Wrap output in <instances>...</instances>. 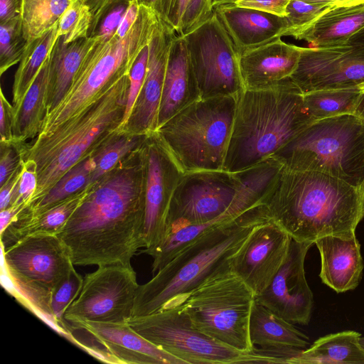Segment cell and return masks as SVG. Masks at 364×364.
I'll use <instances>...</instances> for the list:
<instances>
[{
	"instance_id": "1",
	"label": "cell",
	"mask_w": 364,
	"mask_h": 364,
	"mask_svg": "<svg viewBox=\"0 0 364 364\" xmlns=\"http://www.w3.org/2000/svg\"><path fill=\"white\" fill-rule=\"evenodd\" d=\"M145 168L127 157L95 183L57 235L74 265L132 266L143 240Z\"/></svg>"
},
{
	"instance_id": "2",
	"label": "cell",
	"mask_w": 364,
	"mask_h": 364,
	"mask_svg": "<svg viewBox=\"0 0 364 364\" xmlns=\"http://www.w3.org/2000/svg\"><path fill=\"white\" fill-rule=\"evenodd\" d=\"M263 203L270 218L294 240L350 238L364 218V188L326 173L282 166Z\"/></svg>"
},
{
	"instance_id": "3",
	"label": "cell",
	"mask_w": 364,
	"mask_h": 364,
	"mask_svg": "<svg viewBox=\"0 0 364 364\" xmlns=\"http://www.w3.org/2000/svg\"><path fill=\"white\" fill-rule=\"evenodd\" d=\"M270 219L263 203L210 228L181 251L148 282L139 285L132 316L181 304L189 294L230 259L252 230Z\"/></svg>"
},
{
	"instance_id": "4",
	"label": "cell",
	"mask_w": 364,
	"mask_h": 364,
	"mask_svg": "<svg viewBox=\"0 0 364 364\" xmlns=\"http://www.w3.org/2000/svg\"><path fill=\"white\" fill-rule=\"evenodd\" d=\"M303 95L292 79L274 89L238 93L223 170L240 172L273 157L316 121L304 107Z\"/></svg>"
},
{
	"instance_id": "5",
	"label": "cell",
	"mask_w": 364,
	"mask_h": 364,
	"mask_svg": "<svg viewBox=\"0 0 364 364\" xmlns=\"http://www.w3.org/2000/svg\"><path fill=\"white\" fill-rule=\"evenodd\" d=\"M129 86V74H126L112 82L80 116L48 136L18 144L21 160L33 163L37 175V187L28 206L41 200L67 171L93 155L117 134Z\"/></svg>"
},
{
	"instance_id": "6",
	"label": "cell",
	"mask_w": 364,
	"mask_h": 364,
	"mask_svg": "<svg viewBox=\"0 0 364 364\" xmlns=\"http://www.w3.org/2000/svg\"><path fill=\"white\" fill-rule=\"evenodd\" d=\"M159 17L140 4L138 17L122 38L97 41L82 61L58 105L46 115L38 138L52 134L92 105L115 80L129 74L141 50L148 46Z\"/></svg>"
},
{
	"instance_id": "7",
	"label": "cell",
	"mask_w": 364,
	"mask_h": 364,
	"mask_svg": "<svg viewBox=\"0 0 364 364\" xmlns=\"http://www.w3.org/2000/svg\"><path fill=\"white\" fill-rule=\"evenodd\" d=\"M273 157L290 169L320 172L363 187L364 121L353 114L316 120Z\"/></svg>"
},
{
	"instance_id": "8",
	"label": "cell",
	"mask_w": 364,
	"mask_h": 364,
	"mask_svg": "<svg viewBox=\"0 0 364 364\" xmlns=\"http://www.w3.org/2000/svg\"><path fill=\"white\" fill-rule=\"evenodd\" d=\"M237 96L200 99L156 130L184 173L223 170Z\"/></svg>"
},
{
	"instance_id": "9",
	"label": "cell",
	"mask_w": 364,
	"mask_h": 364,
	"mask_svg": "<svg viewBox=\"0 0 364 364\" xmlns=\"http://www.w3.org/2000/svg\"><path fill=\"white\" fill-rule=\"evenodd\" d=\"M255 294L230 264L213 274L180 304L192 326L236 350L252 352L250 317Z\"/></svg>"
},
{
	"instance_id": "10",
	"label": "cell",
	"mask_w": 364,
	"mask_h": 364,
	"mask_svg": "<svg viewBox=\"0 0 364 364\" xmlns=\"http://www.w3.org/2000/svg\"><path fill=\"white\" fill-rule=\"evenodd\" d=\"M127 323L141 336L186 364L276 363L258 348L252 352L240 351L199 331L192 326L181 305L132 316Z\"/></svg>"
},
{
	"instance_id": "11",
	"label": "cell",
	"mask_w": 364,
	"mask_h": 364,
	"mask_svg": "<svg viewBox=\"0 0 364 364\" xmlns=\"http://www.w3.org/2000/svg\"><path fill=\"white\" fill-rule=\"evenodd\" d=\"M184 37L200 99L237 95L244 85L240 53L214 11Z\"/></svg>"
},
{
	"instance_id": "12",
	"label": "cell",
	"mask_w": 364,
	"mask_h": 364,
	"mask_svg": "<svg viewBox=\"0 0 364 364\" xmlns=\"http://www.w3.org/2000/svg\"><path fill=\"white\" fill-rule=\"evenodd\" d=\"M132 266L109 264L84 277L77 297L64 314L68 324L82 321L124 323L132 316L139 287Z\"/></svg>"
},
{
	"instance_id": "13",
	"label": "cell",
	"mask_w": 364,
	"mask_h": 364,
	"mask_svg": "<svg viewBox=\"0 0 364 364\" xmlns=\"http://www.w3.org/2000/svg\"><path fill=\"white\" fill-rule=\"evenodd\" d=\"M146 171L143 240L148 253L164 236L171 200L184 173L156 132L151 134L144 145Z\"/></svg>"
},
{
	"instance_id": "14",
	"label": "cell",
	"mask_w": 364,
	"mask_h": 364,
	"mask_svg": "<svg viewBox=\"0 0 364 364\" xmlns=\"http://www.w3.org/2000/svg\"><path fill=\"white\" fill-rule=\"evenodd\" d=\"M6 274L53 291L74 268L69 252L55 234L26 235L2 248Z\"/></svg>"
},
{
	"instance_id": "15",
	"label": "cell",
	"mask_w": 364,
	"mask_h": 364,
	"mask_svg": "<svg viewBox=\"0 0 364 364\" xmlns=\"http://www.w3.org/2000/svg\"><path fill=\"white\" fill-rule=\"evenodd\" d=\"M313 242L291 238L287 257L267 287L255 301L284 320L308 325L314 306L313 293L307 283L304 261Z\"/></svg>"
},
{
	"instance_id": "16",
	"label": "cell",
	"mask_w": 364,
	"mask_h": 364,
	"mask_svg": "<svg viewBox=\"0 0 364 364\" xmlns=\"http://www.w3.org/2000/svg\"><path fill=\"white\" fill-rule=\"evenodd\" d=\"M291 236L271 218L257 225L230 259V268L255 293H262L283 264Z\"/></svg>"
},
{
	"instance_id": "17",
	"label": "cell",
	"mask_w": 364,
	"mask_h": 364,
	"mask_svg": "<svg viewBox=\"0 0 364 364\" xmlns=\"http://www.w3.org/2000/svg\"><path fill=\"white\" fill-rule=\"evenodd\" d=\"M175 34L159 18L148 45L143 86L126 126L119 134L150 135L156 132L167 60Z\"/></svg>"
},
{
	"instance_id": "18",
	"label": "cell",
	"mask_w": 364,
	"mask_h": 364,
	"mask_svg": "<svg viewBox=\"0 0 364 364\" xmlns=\"http://www.w3.org/2000/svg\"><path fill=\"white\" fill-rule=\"evenodd\" d=\"M304 94L331 88L358 87L364 81V55L349 52H321L301 48L291 75Z\"/></svg>"
},
{
	"instance_id": "19",
	"label": "cell",
	"mask_w": 364,
	"mask_h": 364,
	"mask_svg": "<svg viewBox=\"0 0 364 364\" xmlns=\"http://www.w3.org/2000/svg\"><path fill=\"white\" fill-rule=\"evenodd\" d=\"M70 328L85 332L120 363L186 364L141 336L127 322L82 321L70 324Z\"/></svg>"
},
{
	"instance_id": "20",
	"label": "cell",
	"mask_w": 364,
	"mask_h": 364,
	"mask_svg": "<svg viewBox=\"0 0 364 364\" xmlns=\"http://www.w3.org/2000/svg\"><path fill=\"white\" fill-rule=\"evenodd\" d=\"M301 51L280 38L243 53L239 63L244 88L262 90L287 84L297 68Z\"/></svg>"
},
{
	"instance_id": "21",
	"label": "cell",
	"mask_w": 364,
	"mask_h": 364,
	"mask_svg": "<svg viewBox=\"0 0 364 364\" xmlns=\"http://www.w3.org/2000/svg\"><path fill=\"white\" fill-rule=\"evenodd\" d=\"M200 99L186 41L175 34L170 46L157 129L183 109Z\"/></svg>"
},
{
	"instance_id": "22",
	"label": "cell",
	"mask_w": 364,
	"mask_h": 364,
	"mask_svg": "<svg viewBox=\"0 0 364 364\" xmlns=\"http://www.w3.org/2000/svg\"><path fill=\"white\" fill-rule=\"evenodd\" d=\"M213 11L240 55L282 36L284 18L231 3L215 6Z\"/></svg>"
},
{
	"instance_id": "23",
	"label": "cell",
	"mask_w": 364,
	"mask_h": 364,
	"mask_svg": "<svg viewBox=\"0 0 364 364\" xmlns=\"http://www.w3.org/2000/svg\"><path fill=\"white\" fill-rule=\"evenodd\" d=\"M321 257V282L337 293L355 289L364 267L356 236L344 238L328 235L315 241Z\"/></svg>"
},
{
	"instance_id": "24",
	"label": "cell",
	"mask_w": 364,
	"mask_h": 364,
	"mask_svg": "<svg viewBox=\"0 0 364 364\" xmlns=\"http://www.w3.org/2000/svg\"><path fill=\"white\" fill-rule=\"evenodd\" d=\"M95 42V39L83 38L65 43L61 36L57 38L48 55L46 114L64 97L85 55Z\"/></svg>"
},
{
	"instance_id": "25",
	"label": "cell",
	"mask_w": 364,
	"mask_h": 364,
	"mask_svg": "<svg viewBox=\"0 0 364 364\" xmlns=\"http://www.w3.org/2000/svg\"><path fill=\"white\" fill-rule=\"evenodd\" d=\"M249 333L252 345L264 350L305 349L309 346L306 335L256 301L251 310Z\"/></svg>"
},
{
	"instance_id": "26",
	"label": "cell",
	"mask_w": 364,
	"mask_h": 364,
	"mask_svg": "<svg viewBox=\"0 0 364 364\" xmlns=\"http://www.w3.org/2000/svg\"><path fill=\"white\" fill-rule=\"evenodd\" d=\"M360 336L348 330L320 337L289 364H364Z\"/></svg>"
},
{
	"instance_id": "27",
	"label": "cell",
	"mask_w": 364,
	"mask_h": 364,
	"mask_svg": "<svg viewBox=\"0 0 364 364\" xmlns=\"http://www.w3.org/2000/svg\"><path fill=\"white\" fill-rule=\"evenodd\" d=\"M90 189L91 187H88L77 192L31 219L24 222L11 223L1 232V247L6 248L31 234L57 235L85 198Z\"/></svg>"
},
{
	"instance_id": "28",
	"label": "cell",
	"mask_w": 364,
	"mask_h": 364,
	"mask_svg": "<svg viewBox=\"0 0 364 364\" xmlns=\"http://www.w3.org/2000/svg\"><path fill=\"white\" fill-rule=\"evenodd\" d=\"M48 56L39 70L23 103L16 113L13 126V142L26 143L41 132L46 114V94L48 77Z\"/></svg>"
},
{
	"instance_id": "29",
	"label": "cell",
	"mask_w": 364,
	"mask_h": 364,
	"mask_svg": "<svg viewBox=\"0 0 364 364\" xmlns=\"http://www.w3.org/2000/svg\"><path fill=\"white\" fill-rule=\"evenodd\" d=\"M58 23L41 36L28 42L15 73L12 86L15 114L58 37Z\"/></svg>"
},
{
	"instance_id": "30",
	"label": "cell",
	"mask_w": 364,
	"mask_h": 364,
	"mask_svg": "<svg viewBox=\"0 0 364 364\" xmlns=\"http://www.w3.org/2000/svg\"><path fill=\"white\" fill-rule=\"evenodd\" d=\"M95 168L92 155L80 161L67 171L46 196L25 208L13 222L20 223L31 219L84 189Z\"/></svg>"
},
{
	"instance_id": "31",
	"label": "cell",
	"mask_w": 364,
	"mask_h": 364,
	"mask_svg": "<svg viewBox=\"0 0 364 364\" xmlns=\"http://www.w3.org/2000/svg\"><path fill=\"white\" fill-rule=\"evenodd\" d=\"M362 91L359 87L314 90L304 94V105L314 120L353 114Z\"/></svg>"
},
{
	"instance_id": "32",
	"label": "cell",
	"mask_w": 364,
	"mask_h": 364,
	"mask_svg": "<svg viewBox=\"0 0 364 364\" xmlns=\"http://www.w3.org/2000/svg\"><path fill=\"white\" fill-rule=\"evenodd\" d=\"M149 135L115 134L92 155L95 168L84 188L92 187L129 154L140 148Z\"/></svg>"
},
{
	"instance_id": "33",
	"label": "cell",
	"mask_w": 364,
	"mask_h": 364,
	"mask_svg": "<svg viewBox=\"0 0 364 364\" xmlns=\"http://www.w3.org/2000/svg\"><path fill=\"white\" fill-rule=\"evenodd\" d=\"M70 0H23L21 21L28 42L50 30L59 21Z\"/></svg>"
},
{
	"instance_id": "34",
	"label": "cell",
	"mask_w": 364,
	"mask_h": 364,
	"mask_svg": "<svg viewBox=\"0 0 364 364\" xmlns=\"http://www.w3.org/2000/svg\"><path fill=\"white\" fill-rule=\"evenodd\" d=\"M28 44L21 16L0 23V73L19 63Z\"/></svg>"
},
{
	"instance_id": "35",
	"label": "cell",
	"mask_w": 364,
	"mask_h": 364,
	"mask_svg": "<svg viewBox=\"0 0 364 364\" xmlns=\"http://www.w3.org/2000/svg\"><path fill=\"white\" fill-rule=\"evenodd\" d=\"M131 0H107L92 16L87 38L107 41L116 35Z\"/></svg>"
},
{
	"instance_id": "36",
	"label": "cell",
	"mask_w": 364,
	"mask_h": 364,
	"mask_svg": "<svg viewBox=\"0 0 364 364\" xmlns=\"http://www.w3.org/2000/svg\"><path fill=\"white\" fill-rule=\"evenodd\" d=\"M92 14L85 0H70L58 23V36L65 43L87 38Z\"/></svg>"
},
{
	"instance_id": "37",
	"label": "cell",
	"mask_w": 364,
	"mask_h": 364,
	"mask_svg": "<svg viewBox=\"0 0 364 364\" xmlns=\"http://www.w3.org/2000/svg\"><path fill=\"white\" fill-rule=\"evenodd\" d=\"M83 280L84 278L73 269L69 276L52 291V311L58 329L65 336L70 334V325L65 320L64 314L79 295Z\"/></svg>"
},
{
	"instance_id": "38",
	"label": "cell",
	"mask_w": 364,
	"mask_h": 364,
	"mask_svg": "<svg viewBox=\"0 0 364 364\" xmlns=\"http://www.w3.org/2000/svg\"><path fill=\"white\" fill-rule=\"evenodd\" d=\"M7 276L21 300L58 329L51 309L52 291L42 285Z\"/></svg>"
},
{
	"instance_id": "39",
	"label": "cell",
	"mask_w": 364,
	"mask_h": 364,
	"mask_svg": "<svg viewBox=\"0 0 364 364\" xmlns=\"http://www.w3.org/2000/svg\"><path fill=\"white\" fill-rule=\"evenodd\" d=\"M324 4H315L302 0H292L287 7L288 15L284 18L282 36L299 38L304 36L316 14L325 9Z\"/></svg>"
},
{
	"instance_id": "40",
	"label": "cell",
	"mask_w": 364,
	"mask_h": 364,
	"mask_svg": "<svg viewBox=\"0 0 364 364\" xmlns=\"http://www.w3.org/2000/svg\"><path fill=\"white\" fill-rule=\"evenodd\" d=\"M149 45V44H148ZM149 57V47L146 46L135 60L129 73V86L125 110L117 133H120L126 126L139 97L146 76Z\"/></svg>"
},
{
	"instance_id": "41",
	"label": "cell",
	"mask_w": 364,
	"mask_h": 364,
	"mask_svg": "<svg viewBox=\"0 0 364 364\" xmlns=\"http://www.w3.org/2000/svg\"><path fill=\"white\" fill-rule=\"evenodd\" d=\"M21 176L12 193L9 206L25 205L27 207L37 187L35 164L31 161L23 160H21Z\"/></svg>"
},
{
	"instance_id": "42",
	"label": "cell",
	"mask_w": 364,
	"mask_h": 364,
	"mask_svg": "<svg viewBox=\"0 0 364 364\" xmlns=\"http://www.w3.org/2000/svg\"><path fill=\"white\" fill-rule=\"evenodd\" d=\"M213 11V0H189L178 36H184L203 22Z\"/></svg>"
},
{
	"instance_id": "43",
	"label": "cell",
	"mask_w": 364,
	"mask_h": 364,
	"mask_svg": "<svg viewBox=\"0 0 364 364\" xmlns=\"http://www.w3.org/2000/svg\"><path fill=\"white\" fill-rule=\"evenodd\" d=\"M189 0H160L156 14L174 33L179 35Z\"/></svg>"
},
{
	"instance_id": "44",
	"label": "cell",
	"mask_w": 364,
	"mask_h": 364,
	"mask_svg": "<svg viewBox=\"0 0 364 364\" xmlns=\"http://www.w3.org/2000/svg\"><path fill=\"white\" fill-rule=\"evenodd\" d=\"M0 186L18 168L21 159L18 144L1 143Z\"/></svg>"
},
{
	"instance_id": "45",
	"label": "cell",
	"mask_w": 364,
	"mask_h": 364,
	"mask_svg": "<svg viewBox=\"0 0 364 364\" xmlns=\"http://www.w3.org/2000/svg\"><path fill=\"white\" fill-rule=\"evenodd\" d=\"M364 25V13L346 16L331 26L320 36L321 40L343 37L351 34Z\"/></svg>"
},
{
	"instance_id": "46",
	"label": "cell",
	"mask_w": 364,
	"mask_h": 364,
	"mask_svg": "<svg viewBox=\"0 0 364 364\" xmlns=\"http://www.w3.org/2000/svg\"><path fill=\"white\" fill-rule=\"evenodd\" d=\"M292 0H234L233 5L255 9L279 17L284 18L288 15L287 7Z\"/></svg>"
},
{
	"instance_id": "47",
	"label": "cell",
	"mask_w": 364,
	"mask_h": 364,
	"mask_svg": "<svg viewBox=\"0 0 364 364\" xmlns=\"http://www.w3.org/2000/svg\"><path fill=\"white\" fill-rule=\"evenodd\" d=\"M15 111L13 105L4 96L2 90L0 91V136L1 143L11 144L13 142V126Z\"/></svg>"
},
{
	"instance_id": "48",
	"label": "cell",
	"mask_w": 364,
	"mask_h": 364,
	"mask_svg": "<svg viewBox=\"0 0 364 364\" xmlns=\"http://www.w3.org/2000/svg\"><path fill=\"white\" fill-rule=\"evenodd\" d=\"M23 0H0V23L21 16Z\"/></svg>"
},
{
	"instance_id": "49",
	"label": "cell",
	"mask_w": 364,
	"mask_h": 364,
	"mask_svg": "<svg viewBox=\"0 0 364 364\" xmlns=\"http://www.w3.org/2000/svg\"><path fill=\"white\" fill-rule=\"evenodd\" d=\"M21 168L22 164H21L18 168L1 186H0V210H3L10 205L11 195L21 176Z\"/></svg>"
},
{
	"instance_id": "50",
	"label": "cell",
	"mask_w": 364,
	"mask_h": 364,
	"mask_svg": "<svg viewBox=\"0 0 364 364\" xmlns=\"http://www.w3.org/2000/svg\"><path fill=\"white\" fill-rule=\"evenodd\" d=\"M140 9V4L137 0H131L129 6L123 17L116 35L120 38L124 37L136 21Z\"/></svg>"
},
{
	"instance_id": "51",
	"label": "cell",
	"mask_w": 364,
	"mask_h": 364,
	"mask_svg": "<svg viewBox=\"0 0 364 364\" xmlns=\"http://www.w3.org/2000/svg\"><path fill=\"white\" fill-rule=\"evenodd\" d=\"M26 208L25 205H11L1 210V232L4 230Z\"/></svg>"
},
{
	"instance_id": "52",
	"label": "cell",
	"mask_w": 364,
	"mask_h": 364,
	"mask_svg": "<svg viewBox=\"0 0 364 364\" xmlns=\"http://www.w3.org/2000/svg\"><path fill=\"white\" fill-rule=\"evenodd\" d=\"M353 114L364 121V89L359 97Z\"/></svg>"
},
{
	"instance_id": "53",
	"label": "cell",
	"mask_w": 364,
	"mask_h": 364,
	"mask_svg": "<svg viewBox=\"0 0 364 364\" xmlns=\"http://www.w3.org/2000/svg\"><path fill=\"white\" fill-rule=\"evenodd\" d=\"M107 1V0H85L91 10L92 16L100 11Z\"/></svg>"
},
{
	"instance_id": "54",
	"label": "cell",
	"mask_w": 364,
	"mask_h": 364,
	"mask_svg": "<svg viewBox=\"0 0 364 364\" xmlns=\"http://www.w3.org/2000/svg\"><path fill=\"white\" fill-rule=\"evenodd\" d=\"M139 4H142L154 9L157 12L160 0H137Z\"/></svg>"
},
{
	"instance_id": "55",
	"label": "cell",
	"mask_w": 364,
	"mask_h": 364,
	"mask_svg": "<svg viewBox=\"0 0 364 364\" xmlns=\"http://www.w3.org/2000/svg\"><path fill=\"white\" fill-rule=\"evenodd\" d=\"M308 3L311 4H324L327 5L330 4L332 1H336V0H302Z\"/></svg>"
},
{
	"instance_id": "56",
	"label": "cell",
	"mask_w": 364,
	"mask_h": 364,
	"mask_svg": "<svg viewBox=\"0 0 364 364\" xmlns=\"http://www.w3.org/2000/svg\"><path fill=\"white\" fill-rule=\"evenodd\" d=\"M234 0H213V7L215 6H217V5H219V4L229 3V2H232Z\"/></svg>"
},
{
	"instance_id": "57",
	"label": "cell",
	"mask_w": 364,
	"mask_h": 364,
	"mask_svg": "<svg viewBox=\"0 0 364 364\" xmlns=\"http://www.w3.org/2000/svg\"><path fill=\"white\" fill-rule=\"evenodd\" d=\"M359 343L362 348L364 349V337L360 336L359 339Z\"/></svg>"
},
{
	"instance_id": "58",
	"label": "cell",
	"mask_w": 364,
	"mask_h": 364,
	"mask_svg": "<svg viewBox=\"0 0 364 364\" xmlns=\"http://www.w3.org/2000/svg\"><path fill=\"white\" fill-rule=\"evenodd\" d=\"M359 87L362 88V89H364V81L363 82H361L359 85H358Z\"/></svg>"
},
{
	"instance_id": "59",
	"label": "cell",
	"mask_w": 364,
	"mask_h": 364,
	"mask_svg": "<svg viewBox=\"0 0 364 364\" xmlns=\"http://www.w3.org/2000/svg\"><path fill=\"white\" fill-rule=\"evenodd\" d=\"M363 187H364V183H363Z\"/></svg>"
}]
</instances>
